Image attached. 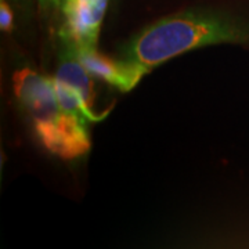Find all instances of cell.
Wrapping results in <instances>:
<instances>
[{
	"instance_id": "6",
	"label": "cell",
	"mask_w": 249,
	"mask_h": 249,
	"mask_svg": "<svg viewBox=\"0 0 249 249\" xmlns=\"http://www.w3.org/2000/svg\"><path fill=\"white\" fill-rule=\"evenodd\" d=\"M14 27V11L7 0H0V29L10 32Z\"/></svg>"
},
{
	"instance_id": "8",
	"label": "cell",
	"mask_w": 249,
	"mask_h": 249,
	"mask_svg": "<svg viewBox=\"0 0 249 249\" xmlns=\"http://www.w3.org/2000/svg\"><path fill=\"white\" fill-rule=\"evenodd\" d=\"M16 1H19L21 4H29V3H31L32 0H16Z\"/></svg>"
},
{
	"instance_id": "7",
	"label": "cell",
	"mask_w": 249,
	"mask_h": 249,
	"mask_svg": "<svg viewBox=\"0 0 249 249\" xmlns=\"http://www.w3.org/2000/svg\"><path fill=\"white\" fill-rule=\"evenodd\" d=\"M62 1L64 0H37L39 9L43 13H50V11L60 10L62 7Z\"/></svg>"
},
{
	"instance_id": "5",
	"label": "cell",
	"mask_w": 249,
	"mask_h": 249,
	"mask_svg": "<svg viewBox=\"0 0 249 249\" xmlns=\"http://www.w3.org/2000/svg\"><path fill=\"white\" fill-rule=\"evenodd\" d=\"M61 40L64 46H62L58 68H57L54 78L60 82H64L65 85L71 86L75 90H78L82 98H83V101L86 103V106L91 111L98 112L93 107L94 91H93L91 76L89 75V72L85 70L82 62L79 61V58L76 55L75 46L64 37H61Z\"/></svg>"
},
{
	"instance_id": "3",
	"label": "cell",
	"mask_w": 249,
	"mask_h": 249,
	"mask_svg": "<svg viewBox=\"0 0 249 249\" xmlns=\"http://www.w3.org/2000/svg\"><path fill=\"white\" fill-rule=\"evenodd\" d=\"M108 0H64L60 36L75 46L97 47Z\"/></svg>"
},
{
	"instance_id": "1",
	"label": "cell",
	"mask_w": 249,
	"mask_h": 249,
	"mask_svg": "<svg viewBox=\"0 0 249 249\" xmlns=\"http://www.w3.org/2000/svg\"><path fill=\"white\" fill-rule=\"evenodd\" d=\"M249 45V22L220 10L194 9L163 17L122 47L121 58L152 68L206 46Z\"/></svg>"
},
{
	"instance_id": "4",
	"label": "cell",
	"mask_w": 249,
	"mask_h": 249,
	"mask_svg": "<svg viewBox=\"0 0 249 249\" xmlns=\"http://www.w3.org/2000/svg\"><path fill=\"white\" fill-rule=\"evenodd\" d=\"M75 50L79 61L85 67V70L89 72L91 78L107 82L108 85L124 93L134 89L139 85V82L150 72L148 68L140 64L127 61L124 58H109L100 53L97 47L75 46Z\"/></svg>"
},
{
	"instance_id": "2",
	"label": "cell",
	"mask_w": 249,
	"mask_h": 249,
	"mask_svg": "<svg viewBox=\"0 0 249 249\" xmlns=\"http://www.w3.org/2000/svg\"><path fill=\"white\" fill-rule=\"evenodd\" d=\"M13 91L31 118L36 137L50 154L71 160L89 151V121L61 108L54 78L25 67L14 72Z\"/></svg>"
}]
</instances>
